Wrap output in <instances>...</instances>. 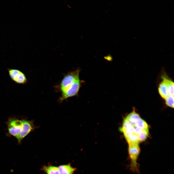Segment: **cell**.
<instances>
[{
	"mask_svg": "<svg viewBox=\"0 0 174 174\" xmlns=\"http://www.w3.org/2000/svg\"><path fill=\"white\" fill-rule=\"evenodd\" d=\"M22 120V124L21 130L16 138L19 143H21L22 139L29 133L39 127L38 126L34 125L33 120H29L25 119Z\"/></svg>",
	"mask_w": 174,
	"mask_h": 174,
	"instance_id": "cell-5",
	"label": "cell"
},
{
	"mask_svg": "<svg viewBox=\"0 0 174 174\" xmlns=\"http://www.w3.org/2000/svg\"><path fill=\"white\" fill-rule=\"evenodd\" d=\"M163 81L167 86L169 94L174 96V82L170 80L165 77L163 78Z\"/></svg>",
	"mask_w": 174,
	"mask_h": 174,
	"instance_id": "cell-11",
	"label": "cell"
},
{
	"mask_svg": "<svg viewBox=\"0 0 174 174\" xmlns=\"http://www.w3.org/2000/svg\"><path fill=\"white\" fill-rule=\"evenodd\" d=\"M79 77L77 78L69 87L61 93V96L58 100L60 103L69 98L77 95L81 86Z\"/></svg>",
	"mask_w": 174,
	"mask_h": 174,
	"instance_id": "cell-3",
	"label": "cell"
},
{
	"mask_svg": "<svg viewBox=\"0 0 174 174\" xmlns=\"http://www.w3.org/2000/svg\"><path fill=\"white\" fill-rule=\"evenodd\" d=\"M126 139L129 145L131 144H139L140 142L138 135L134 133L131 134L128 138Z\"/></svg>",
	"mask_w": 174,
	"mask_h": 174,
	"instance_id": "cell-12",
	"label": "cell"
},
{
	"mask_svg": "<svg viewBox=\"0 0 174 174\" xmlns=\"http://www.w3.org/2000/svg\"><path fill=\"white\" fill-rule=\"evenodd\" d=\"M149 134V130H142L138 135L140 142L145 141L147 138Z\"/></svg>",
	"mask_w": 174,
	"mask_h": 174,
	"instance_id": "cell-14",
	"label": "cell"
},
{
	"mask_svg": "<svg viewBox=\"0 0 174 174\" xmlns=\"http://www.w3.org/2000/svg\"><path fill=\"white\" fill-rule=\"evenodd\" d=\"M8 134L16 138L20 133L22 127V120L14 117H10L6 123Z\"/></svg>",
	"mask_w": 174,
	"mask_h": 174,
	"instance_id": "cell-4",
	"label": "cell"
},
{
	"mask_svg": "<svg viewBox=\"0 0 174 174\" xmlns=\"http://www.w3.org/2000/svg\"><path fill=\"white\" fill-rule=\"evenodd\" d=\"M80 72V70L77 69L65 75L56 87L57 91L61 92L71 85L76 79L79 77Z\"/></svg>",
	"mask_w": 174,
	"mask_h": 174,
	"instance_id": "cell-2",
	"label": "cell"
},
{
	"mask_svg": "<svg viewBox=\"0 0 174 174\" xmlns=\"http://www.w3.org/2000/svg\"><path fill=\"white\" fill-rule=\"evenodd\" d=\"M58 167L60 174H73L76 170L70 164L61 165Z\"/></svg>",
	"mask_w": 174,
	"mask_h": 174,
	"instance_id": "cell-7",
	"label": "cell"
},
{
	"mask_svg": "<svg viewBox=\"0 0 174 174\" xmlns=\"http://www.w3.org/2000/svg\"><path fill=\"white\" fill-rule=\"evenodd\" d=\"M8 71L10 77L16 83L24 84L27 83V80L25 75L20 70L8 69Z\"/></svg>",
	"mask_w": 174,
	"mask_h": 174,
	"instance_id": "cell-6",
	"label": "cell"
},
{
	"mask_svg": "<svg viewBox=\"0 0 174 174\" xmlns=\"http://www.w3.org/2000/svg\"><path fill=\"white\" fill-rule=\"evenodd\" d=\"M42 169L46 174H60L58 167L57 166L44 165Z\"/></svg>",
	"mask_w": 174,
	"mask_h": 174,
	"instance_id": "cell-8",
	"label": "cell"
},
{
	"mask_svg": "<svg viewBox=\"0 0 174 174\" xmlns=\"http://www.w3.org/2000/svg\"><path fill=\"white\" fill-rule=\"evenodd\" d=\"M133 126L134 128V133L138 135L141 131L142 129L140 128L137 127L135 126Z\"/></svg>",
	"mask_w": 174,
	"mask_h": 174,
	"instance_id": "cell-16",
	"label": "cell"
},
{
	"mask_svg": "<svg viewBox=\"0 0 174 174\" xmlns=\"http://www.w3.org/2000/svg\"><path fill=\"white\" fill-rule=\"evenodd\" d=\"M140 150L139 144L129 145L128 152L130 162V168L133 172L138 173V172L137 160Z\"/></svg>",
	"mask_w": 174,
	"mask_h": 174,
	"instance_id": "cell-1",
	"label": "cell"
},
{
	"mask_svg": "<svg viewBox=\"0 0 174 174\" xmlns=\"http://www.w3.org/2000/svg\"><path fill=\"white\" fill-rule=\"evenodd\" d=\"M135 126L140 128L142 130H149L148 126L147 123L140 117L136 121Z\"/></svg>",
	"mask_w": 174,
	"mask_h": 174,
	"instance_id": "cell-13",
	"label": "cell"
},
{
	"mask_svg": "<svg viewBox=\"0 0 174 174\" xmlns=\"http://www.w3.org/2000/svg\"><path fill=\"white\" fill-rule=\"evenodd\" d=\"M158 91L161 96L165 99L169 95L167 86L163 81L159 85Z\"/></svg>",
	"mask_w": 174,
	"mask_h": 174,
	"instance_id": "cell-9",
	"label": "cell"
},
{
	"mask_svg": "<svg viewBox=\"0 0 174 174\" xmlns=\"http://www.w3.org/2000/svg\"><path fill=\"white\" fill-rule=\"evenodd\" d=\"M140 117L139 115L134 111L129 114L125 118L133 126H135L137 120Z\"/></svg>",
	"mask_w": 174,
	"mask_h": 174,
	"instance_id": "cell-10",
	"label": "cell"
},
{
	"mask_svg": "<svg viewBox=\"0 0 174 174\" xmlns=\"http://www.w3.org/2000/svg\"><path fill=\"white\" fill-rule=\"evenodd\" d=\"M165 99L166 104L168 106L174 108V96L169 95Z\"/></svg>",
	"mask_w": 174,
	"mask_h": 174,
	"instance_id": "cell-15",
	"label": "cell"
}]
</instances>
